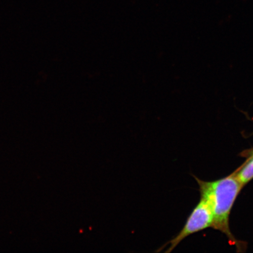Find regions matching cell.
<instances>
[{
  "label": "cell",
  "instance_id": "1",
  "mask_svg": "<svg viewBox=\"0 0 253 253\" xmlns=\"http://www.w3.org/2000/svg\"><path fill=\"white\" fill-rule=\"evenodd\" d=\"M200 187L201 197L208 202L212 211L213 228L228 237L230 242L237 246L236 240L229 228V216L233 204L244 186L235 173L213 182H204L196 178Z\"/></svg>",
  "mask_w": 253,
  "mask_h": 253
},
{
  "label": "cell",
  "instance_id": "2",
  "mask_svg": "<svg viewBox=\"0 0 253 253\" xmlns=\"http://www.w3.org/2000/svg\"><path fill=\"white\" fill-rule=\"evenodd\" d=\"M213 219V213L210 205L205 198L201 197L200 202L189 215L182 229L171 240L158 248L156 252H162L169 245L165 253L172 252L186 237L211 227Z\"/></svg>",
  "mask_w": 253,
  "mask_h": 253
},
{
  "label": "cell",
  "instance_id": "3",
  "mask_svg": "<svg viewBox=\"0 0 253 253\" xmlns=\"http://www.w3.org/2000/svg\"><path fill=\"white\" fill-rule=\"evenodd\" d=\"M237 178L243 185L253 178V154L245 164L235 172Z\"/></svg>",
  "mask_w": 253,
  "mask_h": 253
}]
</instances>
